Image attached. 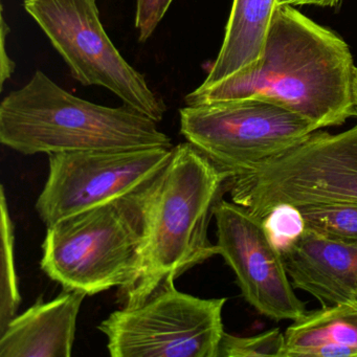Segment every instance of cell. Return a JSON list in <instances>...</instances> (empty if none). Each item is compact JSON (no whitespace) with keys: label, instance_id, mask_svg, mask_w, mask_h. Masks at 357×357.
Wrapping results in <instances>:
<instances>
[{"label":"cell","instance_id":"obj_1","mask_svg":"<svg viewBox=\"0 0 357 357\" xmlns=\"http://www.w3.org/2000/svg\"><path fill=\"white\" fill-rule=\"evenodd\" d=\"M355 68L342 38L292 6H280L258 63L211 86L200 85L185 96V105L263 99L308 119L319 129L338 126L357 116Z\"/></svg>","mask_w":357,"mask_h":357},{"label":"cell","instance_id":"obj_2","mask_svg":"<svg viewBox=\"0 0 357 357\" xmlns=\"http://www.w3.org/2000/svg\"><path fill=\"white\" fill-rule=\"evenodd\" d=\"M164 170L126 195L47 227L45 275L87 296L131 287L143 268Z\"/></svg>","mask_w":357,"mask_h":357},{"label":"cell","instance_id":"obj_3","mask_svg":"<svg viewBox=\"0 0 357 357\" xmlns=\"http://www.w3.org/2000/svg\"><path fill=\"white\" fill-rule=\"evenodd\" d=\"M0 142L24 155L173 147L145 114L125 104L107 107L81 99L41 70L0 104Z\"/></svg>","mask_w":357,"mask_h":357},{"label":"cell","instance_id":"obj_4","mask_svg":"<svg viewBox=\"0 0 357 357\" xmlns=\"http://www.w3.org/2000/svg\"><path fill=\"white\" fill-rule=\"evenodd\" d=\"M231 177L189 142L173 148L162 172L141 275L121 291L124 307L141 304L168 275L178 278L217 255L216 244L208 240V225Z\"/></svg>","mask_w":357,"mask_h":357},{"label":"cell","instance_id":"obj_5","mask_svg":"<svg viewBox=\"0 0 357 357\" xmlns=\"http://www.w3.org/2000/svg\"><path fill=\"white\" fill-rule=\"evenodd\" d=\"M231 202L263 220L279 204L357 202V125L338 135L313 132L302 143L231 177Z\"/></svg>","mask_w":357,"mask_h":357},{"label":"cell","instance_id":"obj_6","mask_svg":"<svg viewBox=\"0 0 357 357\" xmlns=\"http://www.w3.org/2000/svg\"><path fill=\"white\" fill-rule=\"evenodd\" d=\"M174 275L141 304L123 307L98 329L112 357H218L227 298H202L176 289Z\"/></svg>","mask_w":357,"mask_h":357},{"label":"cell","instance_id":"obj_7","mask_svg":"<svg viewBox=\"0 0 357 357\" xmlns=\"http://www.w3.org/2000/svg\"><path fill=\"white\" fill-rule=\"evenodd\" d=\"M26 13L61 56L75 80L101 86L154 122L167 106L121 55L104 30L97 0H24Z\"/></svg>","mask_w":357,"mask_h":357},{"label":"cell","instance_id":"obj_8","mask_svg":"<svg viewBox=\"0 0 357 357\" xmlns=\"http://www.w3.org/2000/svg\"><path fill=\"white\" fill-rule=\"evenodd\" d=\"M181 133L231 177L248 172L319 130L308 119L263 99L179 110Z\"/></svg>","mask_w":357,"mask_h":357},{"label":"cell","instance_id":"obj_9","mask_svg":"<svg viewBox=\"0 0 357 357\" xmlns=\"http://www.w3.org/2000/svg\"><path fill=\"white\" fill-rule=\"evenodd\" d=\"M173 148L86 150L49 154V175L35 208L47 227L112 202L160 174Z\"/></svg>","mask_w":357,"mask_h":357},{"label":"cell","instance_id":"obj_10","mask_svg":"<svg viewBox=\"0 0 357 357\" xmlns=\"http://www.w3.org/2000/svg\"><path fill=\"white\" fill-rule=\"evenodd\" d=\"M217 255L235 273L246 302L275 321L300 317L305 303L294 292L281 252L269 239L263 220L234 202L220 199L214 208Z\"/></svg>","mask_w":357,"mask_h":357},{"label":"cell","instance_id":"obj_11","mask_svg":"<svg viewBox=\"0 0 357 357\" xmlns=\"http://www.w3.org/2000/svg\"><path fill=\"white\" fill-rule=\"evenodd\" d=\"M281 256L294 287L323 306L357 300V244L306 229Z\"/></svg>","mask_w":357,"mask_h":357},{"label":"cell","instance_id":"obj_12","mask_svg":"<svg viewBox=\"0 0 357 357\" xmlns=\"http://www.w3.org/2000/svg\"><path fill=\"white\" fill-rule=\"evenodd\" d=\"M87 294L63 289L50 302L39 298L8 323L0 337V357H70L77 319Z\"/></svg>","mask_w":357,"mask_h":357},{"label":"cell","instance_id":"obj_13","mask_svg":"<svg viewBox=\"0 0 357 357\" xmlns=\"http://www.w3.org/2000/svg\"><path fill=\"white\" fill-rule=\"evenodd\" d=\"M357 357V300L306 311L284 333L282 357Z\"/></svg>","mask_w":357,"mask_h":357},{"label":"cell","instance_id":"obj_14","mask_svg":"<svg viewBox=\"0 0 357 357\" xmlns=\"http://www.w3.org/2000/svg\"><path fill=\"white\" fill-rule=\"evenodd\" d=\"M279 0H234L225 39L202 86L221 82L258 63Z\"/></svg>","mask_w":357,"mask_h":357},{"label":"cell","instance_id":"obj_15","mask_svg":"<svg viewBox=\"0 0 357 357\" xmlns=\"http://www.w3.org/2000/svg\"><path fill=\"white\" fill-rule=\"evenodd\" d=\"M307 229L357 244V202L296 206Z\"/></svg>","mask_w":357,"mask_h":357},{"label":"cell","instance_id":"obj_16","mask_svg":"<svg viewBox=\"0 0 357 357\" xmlns=\"http://www.w3.org/2000/svg\"><path fill=\"white\" fill-rule=\"evenodd\" d=\"M1 229H3V294H1V321L0 332L16 317L20 298L14 259L13 225L6 199L5 188L1 187Z\"/></svg>","mask_w":357,"mask_h":357},{"label":"cell","instance_id":"obj_17","mask_svg":"<svg viewBox=\"0 0 357 357\" xmlns=\"http://www.w3.org/2000/svg\"><path fill=\"white\" fill-rule=\"evenodd\" d=\"M283 349L284 333L278 328L248 337L225 331L219 346L218 357H282Z\"/></svg>","mask_w":357,"mask_h":357},{"label":"cell","instance_id":"obj_18","mask_svg":"<svg viewBox=\"0 0 357 357\" xmlns=\"http://www.w3.org/2000/svg\"><path fill=\"white\" fill-rule=\"evenodd\" d=\"M263 225L280 252L294 243L306 229L302 214L291 204H279L273 208L263 218Z\"/></svg>","mask_w":357,"mask_h":357},{"label":"cell","instance_id":"obj_19","mask_svg":"<svg viewBox=\"0 0 357 357\" xmlns=\"http://www.w3.org/2000/svg\"><path fill=\"white\" fill-rule=\"evenodd\" d=\"M172 3L173 0H137L135 28L139 43L151 38Z\"/></svg>","mask_w":357,"mask_h":357},{"label":"cell","instance_id":"obj_20","mask_svg":"<svg viewBox=\"0 0 357 357\" xmlns=\"http://www.w3.org/2000/svg\"><path fill=\"white\" fill-rule=\"evenodd\" d=\"M0 87L3 89L6 81L9 80L15 70L16 64L8 55L6 45H7L8 35L10 34V26L3 15V8H1V18H0Z\"/></svg>","mask_w":357,"mask_h":357},{"label":"cell","instance_id":"obj_21","mask_svg":"<svg viewBox=\"0 0 357 357\" xmlns=\"http://www.w3.org/2000/svg\"><path fill=\"white\" fill-rule=\"evenodd\" d=\"M340 0H279L280 6H319V7H333L337 5Z\"/></svg>","mask_w":357,"mask_h":357},{"label":"cell","instance_id":"obj_22","mask_svg":"<svg viewBox=\"0 0 357 357\" xmlns=\"http://www.w3.org/2000/svg\"><path fill=\"white\" fill-rule=\"evenodd\" d=\"M353 98H354V105L357 110V66L355 68L354 84H353Z\"/></svg>","mask_w":357,"mask_h":357}]
</instances>
